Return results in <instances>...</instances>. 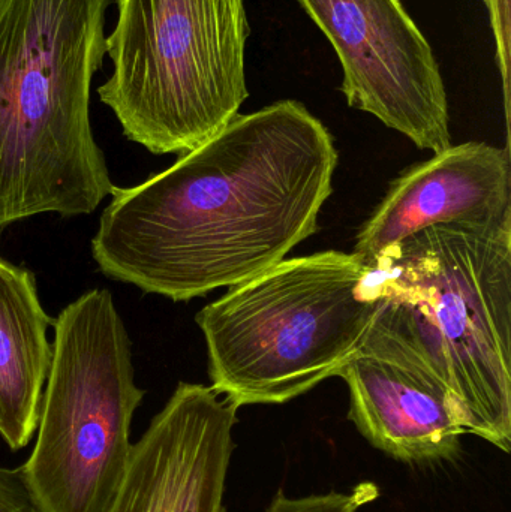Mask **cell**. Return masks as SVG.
<instances>
[{
    "label": "cell",
    "mask_w": 511,
    "mask_h": 512,
    "mask_svg": "<svg viewBox=\"0 0 511 512\" xmlns=\"http://www.w3.org/2000/svg\"><path fill=\"white\" fill-rule=\"evenodd\" d=\"M336 165L332 134L300 102L237 114L168 170L114 186L93 259L173 301L240 285L317 233Z\"/></svg>",
    "instance_id": "cell-1"
},
{
    "label": "cell",
    "mask_w": 511,
    "mask_h": 512,
    "mask_svg": "<svg viewBox=\"0 0 511 512\" xmlns=\"http://www.w3.org/2000/svg\"><path fill=\"white\" fill-rule=\"evenodd\" d=\"M377 300L359 352L422 373L465 435L511 450V222L444 224L368 262Z\"/></svg>",
    "instance_id": "cell-2"
},
{
    "label": "cell",
    "mask_w": 511,
    "mask_h": 512,
    "mask_svg": "<svg viewBox=\"0 0 511 512\" xmlns=\"http://www.w3.org/2000/svg\"><path fill=\"white\" fill-rule=\"evenodd\" d=\"M111 0H0V230L113 192L90 126Z\"/></svg>",
    "instance_id": "cell-3"
},
{
    "label": "cell",
    "mask_w": 511,
    "mask_h": 512,
    "mask_svg": "<svg viewBox=\"0 0 511 512\" xmlns=\"http://www.w3.org/2000/svg\"><path fill=\"white\" fill-rule=\"evenodd\" d=\"M375 310L368 265L354 252L282 259L197 313L210 388L237 411L284 405L339 375Z\"/></svg>",
    "instance_id": "cell-4"
},
{
    "label": "cell",
    "mask_w": 511,
    "mask_h": 512,
    "mask_svg": "<svg viewBox=\"0 0 511 512\" xmlns=\"http://www.w3.org/2000/svg\"><path fill=\"white\" fill-rule=\"evenodd\" d=\"M105 38L113 75L98 89L129 141L186 155L248 99L245 0H116Z\"/></svg>",
    "instance_id": "cell-5"
},
{
    "label": "cell",
    "mask_w": 511,
    "mask_h": 512,
    "mask_svg": "<svg viewBox=\"0 0 511 512\" xmlns=\"http://www.w3.org/2000/svg\"><path fill=\"white\" fill-rule=\"evenodd\" d=\"M144 390L108 289H92L54 321L53 361L24 478L42 512H104L131 459Z\"/></svg>",
    "instance_id": "cell-6"
},
{
    "label": "cell",
    "mask_w": 511,
    "mask_h": 512,
    "mask_svg": "<svg viewBox=\"0 0 511 512\" xmlns=\"http://www.w3.org/2000/svg\"><path fill=\"white\" fill-rule=\"evenodd\" d=\"M342 66L348 105L419 149L452 146L449 101L431 44L401 0H297Z\"/></svg>",
    "instance_id": "cell-7"
},
{
    "label": "cell",
    "mask_w": 511,
    "mask_h": 512,
    "mask_svg": "<svg viewBox=\"0 0 511 512\" xmlns=\"http://www.w3.org/2000/svg\"><path fill=\"white\" fill-rule=\"evenodd\" d=\"M237 409L210 387L180 382L132 447L104 512H227Z\"/></svg>",
    "instance_id": "cell-8"
},
{
    "label": "cell",
    "mask_w": 511,
    "mask_h": 512,
    "mask_svg": "<svg viewBox=\"0 0 511 512\" xmlns=\"http://www.w3.org/2000/svg\"><path fill=\"white\" fill-rule=\"evenodd\" d=\"M511 222L509 150L486 143L450 146L390 186L365 222L354 254L365 264L426 228L500 227Z\"/></svg>",
    "instance_id": "cell-9"
},
{
    "label": "cell",
    "mask_w": 511,
    "mask_h": 512,
    "mask_svg": "<svg viewBox=\"0 0 511 512\" xmlns=\"http://www.w3.org/2000/svg\"><path fill=\"white\" fill-rule=\"evenodd\" d=\"M338 376L350 390L348 420L375 450L408 465L461 456V420L447 394L422 373L359 352Z\"/></svg>",
    "instance_id": "cell-10"
},
{
    "label": "cell",
    "mask_w": 511,
    "mask_h": 512,
    "mask_svg": "<svg viewBox=\"0 0 511 512\" xmlns=\"http://www.w3.org/2000/svg\"><path fill=\"white\" fill-rule=\"evenodd\" d=\"M54 325L32 271L0 255V436L12 451L29 445L53 361Z\"/></svg>",
    "instance_id": "cell-11"
},
{
    "label": "cell",
    "mask_w": 511,
    "mask_h": 512,
    "mask_svg": "<svg viewBox=\"0 0 511 512\" xmlns=\"http://www.w3.org/2000/svg\"><path fill=\"white\" fill-rule=\"evenodd\" d=\"M378 498L380 487L371 481L357 484L350 492H329L305 498H290L279 490L266 512H359Z\"/></svg>",
    "instance_id": "cell-12"
},
{
    "label": "cell",
    "mask_w": 511,
    "mask_h": 512,
    "mask_svg": "<svg viewBox=\"0 0 511 512\" xmlns=\"http://www.w3.org/2000/svg\"><path fill=\"white\" fill-rule=\"evenodd\" d=\"M491 15L492 30H494L495 44H497V60L503 78L504 101H506V117H510V71H511V44H510V0H485Z\"/></svg>",
    "instance_id": "cell-13"
},
{
    "label": "cell",
    "mask_w": 511,
    "mask_h": 512,
    "mask_svg": "<svg viewBox=\"0 0 511 512\" xmlns=\"http://www.w3.org/2000/svg\"><path fill=\"white\" fill-rule=\"evenodd\" d=\"M0 512H42L30 493L21 466H0Z\"/></svg>",
    "instance_id": "cell-14"
}]
</instances>
